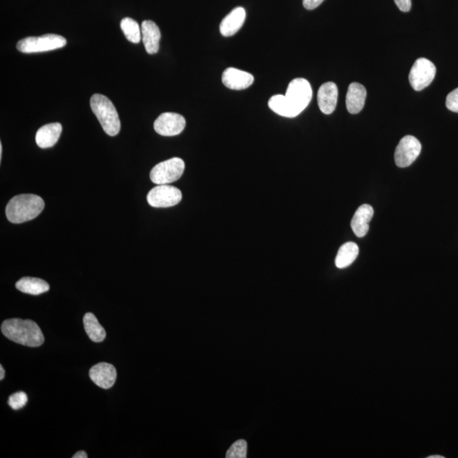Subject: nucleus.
<instances>
[{"instance_id":"nucleus-1","label":"nucleus","mask_w":458,"mask_h":458,"mask_svg":"<svg viewBox=\"0 0 458 458\" xmlns=\"http://www.w3.org/2000/svg\"><path fill=\"white\" fill-rule=\"evenodd\" d=\"M1 331L10 341L22 346L38 347L44 342L42 330L32 320L7 319L2 323Z\"/></svg>"},{"instance_id":"nucleus-2","label":"nucleus","mask_w":458,"mask_h":458,"mask_svg":"<svg viewBox=\"0 0 458 458\" xmlns=\"http://www.w3.org/2000/svg\"><path fill=\"white\" fill-rule=\"evenodd\" d=\"M43 199L39 195H19L10 199L6 206L7 219L12 223H22L36 219L44 209Z\"/></svg>"},{"instance_id":"nucleus-3","label":"nucleus","mask_w":458,"mask_h":458,"mask_svg":"<svg viewBox=\"0 0 458 458\" xmlns=\"http://www.w3.org/2000/svg\"><path fill=\"white\" fill-rule=\"evenodd\" d=\"M90 106L106 135L116 136L119 134L121 130L119 116L116 107L106 96L94 94L90 99Z\"/></svg>"},{"instance_id":"nucleus-4","label":"nucleus","mask_w":458,"mask_h":458,"mask_svg":"<svg viewBox=\"0 0 458 458\" xmlns=\"http://www.w3.org/2000/svg\"><path fill=\"white\" fill-rule=\"evenodd\" d=\"M66 46L64 37L57 34H46L40 37H28L20 40L17 44V50L21 53L32 54L47 52Z\"/></svg>"},{"instance_id":"nucleus-5","label":"nucleus","mask_w":458,"mask_h":458,"mask_svg":"<svg viewBox=\"0 0 458 458\" xmlns=\"http://www.w3.org/2000/svg\"><path fill=\"white\" fill-rule=\"evenodd\" d=\"M186 169L182 159L175 157L155 166L150 172V180L157 186L169 184L179 180Z\"/></svg>"},{"instance_id":"nucleus-6","label":"nucleus","mask_w":458,"mask_h":458,"mask_svg":"<svg viewBox=\"0 0 458 458\" xmlns=\"http://www.w3.org/2000/svg\"><path fill=\"white\" fill-rule=\"evenodd\" d=\"M286 97L295 112L300 114L312 101L311 84L304 79L292 80L288 86Z\"/></svg>"},{"instance_id":"nucleus-7","label":"nucleus","mask_w":458,"mask_h":458,"mask_svg":"<svg viewBox=\"0 0 458 458\" xmlns=\"http://www.w3.org/2000/svg\"><path fill=\"white\" fill-rule=\"evenodd\" d=\"M437 74L433 62L426 58H419L412 66L409 73V82L413 90L421 91L430 86Z\"/></svg>"},{"instance_id":"nucleus-8","label":"nucleus","mask_w":458,"mask_h":458,"mask_svg":"<svg viewBox=\"0 0 458 458\" xmlns=\"http://www.w3.org/2000/svg\"><path fill=\"white\" fill-rule=\"evenodd\" d=\"M182 198V192L179 188L169 184H161L149 192L147 201L152 208H168L179 204Z\"/></svg>"},{"instance_id":"nucleus-9","label":"nucleus","mask_w":458,"mask_h":458,"mask_svg":"<svg viewBox=\"0 0 458 458\" xmlns=\"http://www.w3.org/2000/svg\"><path fill=\"white\" fill-rule=\"evenodd\" d=\"M422 146L415 137L408 135L404 137L398 143L395 152V161L399 168H408L419 157Z\"/></svg>"},{"instance_id":"nucleus-10","label":"nucleus","mask_w":458,"mask_h":458,"mask_svg":"<svg viewBox=\"0 0 458 458\" xmlns=\"http://www.w3.org/2000/svg\"><path fill=\"white\" fill-rule=\"evenodd\" d=\"M186 121L177 113L165 112L158 117L154 123L155 131L166 137L179 135L183 131Z\"/></svg>"},{"instance_id":"nucleus-11","label":"nucleus","mask_w":458,"mask_h":458,"mask_svg":"<svg viewBox=\"0 0 458 458\" xmlns=\"http://www.w3.org/2000/svg\"><path fill=\"white\" fill-rule=\"evenodd\" d=\"M117 372L114 366L110 364L101 363L92 367L90 377L96 386L102 389H110L116 382Z\"/></svg>"},{"instance_id":"nucleus-12","label":"nucleus","mask_w":458,"mask_h":458,"mask_svg":"<svg viewBox=\"0 0 458 458\" xmlns=\"http://www.w3.org/2000/svg\"><path fill=\"white\" fill-rule=\"evenodd\" d=\"M221 81L229 90H246L254 83V77L250 73L236 68L225 70Z\"/></svg>"},{"instance_id":"nucleus-13","label":"nucleus","mask_w":458,"mask_h":458,"mask_svg":"<svg viewBox=\"0 0 458 458\" xmlns=\"http://www.w3.org/2000/svg\"><path fill=\"white\" fill-rule=\"evenodd\" d=\"M338 88L335 83H326L322 85L317 93V103L319 109L325 114L335 112L338 101Z\"/></svg>"},{"instance_id":"nucleus-14","label":"nucleus","mask_w":458,"mask_h":458,"mask_svg":"<svg viewBox=\"0 0 458 458\" xmlns=\"http://www.w3.org/2000/svg\"><path fill=\"white\" fill-rule=\"evenodd\" d=\"M142 40L148 54H154L160 49L161 31L152 21H143L141 25Z\"/></svg>"},{"instance_id":"nucleus-15","label":"nucleus","mask_w":458,"mask_h":458,"mask_svg":"<svg viewBox=\"0 0 458 458\" xmlns=\"http://www.w3.org/2000/svg\"><path fill=\"white\" fill-rule=\"evenodd\" d=\"M375 210L371 206L365 204L357 210L352 220V226L354 234L358 238H363L368 234L369 223L374 217Z\"/></svg>"},{"instance_id":"nucleus-16","label":"nucleus","mask_w":458,"mask_h":458,"mask_svg":"<svg viewBox=\"0 0 458 458\" xmlns=\"http://www.w3.org/2000/svg\"><path fill=\"white\" fill-rule=\"evenodd\" d=\"M246 17V10L242 7H237L232 10L221 22V34L223 37L234 36L243 27Z\"/></svg>"},{"instance_id":"nucleus-17","label":"nucleus","mask_w":458,"mask_h":458,"mask_svg":"<svg viewBox=\"0 0 458 458\" xmlns=\"http://www.w3.org/2000/svg\"><path fill=\"white\" fill-rule=\"evenodd\" d=\"M367 90L364 85L350 83L346 94V108L350 114H357L364 109Z\"/></svg>"},{"instance_id":"nucleus-18","label":"nucleus","mask_w":458,"mask_h":458,"mask_svg":"<svg viewBox=\"0 0 458 458\" xmlns=\"http://www.w3.org/2000/svg\"><path fill=\"white\" fill-rule=\"evenodd\" d=\"M62 132L61 123H50L43 126L37 132L36 143L42 149L53 147L58 142Z\"/></svg>"},{"instance_id":"nucleus-19","label":"nucleus","mask_w":458,"mask_h":458,"mask_svg":"<svg viewBox=\"0 0 458 458\" xmlns=\"http://www.w3.org/2000/svg\"><path fill=\"white\" fill-rule=\"evenodd\" d=\"M18 290L32 295H41L50 290L49 283L41 279L24 277L16 283Z\"/></svg>"},{"instance_id":"nucleus-20","label":"nucleus","mask_w":458,"mask_h":458,"mask_svg":"<svg viewBox=\"0 0 458 458\" xmlns=\"http://www.w3.org/2000/svg\"><path fill=\"white\" fill-rule=\"evenodd\" d=\"M359 254V247L356 243H344L339 248L335 258V265L338 268H346L352 265Z\"/></svg>"},{"instance_id":"nucleus-21","label":"nucleus","mask_w":458,"mask_h":458,"mask_svg":"<svg viewBox=\"0 0 458 458\" xmlns=\"http://www.w3.org/2000/svg\"><path fill=\"white\" fill-rule=\"evenodd\" d=\"M84 330L92 341L102 342L106 337L105 328L99 323L93 313L88 312L83 317Z\"/></svg>"},{"instance_id":"nucleus-22","label":"nucleus","mask_w":458,"mask_h":458,"mask_svg":"<svg viewBox=\"0 0 458 458\" xmlns=\"http://www.w3.org/2000/svg\"><path fill=\"white\" fill-rule=\"evenodd\" d=\"M268 106L272 112L284 117L293 118L298 116L295 110L288 102L286 95L277 94L269 99Z\"/></svg>"},{"instance_id":"nucleus-23","label":"nucleus","mask_w":458,"mask_h":458,"mask_svg":"<svg viewBox=\"0 0 458 458\" xmlns=\"http://www.w3.org/2000/svg\"><path fill=\"white\" fill-rule=\"evenodd\" d=\"M121 28L128 41L139 43L142 39L141 28L138 22L132 18L126 17L121 21Z\"/></svg>"},{"instance_id":"nucleus-24","label":"nucleus","mask_w":458,"mask_h":458,"mask_svg":"<svg viewBox=\"0 0 458 458\" xmlns=\"http://www.w3.org/2000/svg\"><path fill=\"white\" fill-rule=\"evenodd\" d=\"M247 457V442L239 439L230 446L226 453L227 458H246Z\"/></svg>"},{"instance_id":"nucleus-25","label":"nucleus","mask_w":458,"mask_h":458,"mask_svg":"<svg viewBox=\"0 0 458 458\" xmlns=\"http://www.w3.org/2000/svg\"><path fill=\"white\" fill-rule=\"evenodd\" d=\"M28 400L27 394L20 391V392L14 393L10 397L8 404L11 408L18 410L24 408L26 404H28Z\"/></svg>"},{"instance_id":"nucleus-26","label":"nucleus","mask_w":458,"mask_h":458,"mask_svg":"<svg viewBox=\"0 0 458 458\" xmlns=\"http://www.w3.org/2000/svg\"><path fill=\"white\" fill-rule=\"evenodd\" d=\"M446 106L450 112L458 113V88L448 95Z\"/></svg>"},{"instance_id":"nucleus-27","label":"nucleus","mask_w":458,"mask_h":458,"mask_svg":"<svg viewBox=\"0 0 458 458\" xmlns=\"http://www.w3.org/2000/svg\"><path fill=\"white\" fill-rule=\"evenodd\" d=\"M398 9L404 11V12H408L412 8V0H395Z\"/></svg>"},{"instance_id":"nucleus-28","label":"nucleus","mask_w":458,"mask_h":458,"mask_svg":"<svg viewBox=\"0 0 458 458\" xmlns=\"http://www.w3.org/2000/svg\"><path fill=\"white\" fill-rule=\"evenodd\" d=\"M324 0H303V6L308 10L316 9Z\"/></svg>"},{"instance_id":"nucleus-29","label":"nucleus","mask_w":458,"mask_h":458,"mask_svg":"<svg viewBox=\"0 0 458 458\" xmlns=\"http://www.w3.org/2000/svg\"><path fill=\"white\" fill-rule=\"evenodd\" d=\"M73 458H87V453L83 452V450H80V452H77L75 455L72 457Z\"/></svg>"},{"instance_id":"nucleus-30","label":"nucleus","mask_w":458,"mask_h":458,"mask_svg":"<svg viewBox=\"0 0 458 458\" xmlns=\"http://www.w3.org/2000/svg\"><path fill=\"white\" fill-rule=\"evenodd\" d=\"M5 378V370L2 365H0V380H3Z\"/></svg>"},{"instance_id":"nucleus-31","label":"nucleus","mask_w":458,"mask_h":458,"mask_svg":"<svg viewBox=\"0 0 458 458\" xmlns=\"http://www.w3.org/2000/svg\"><path fill=\"white\" fill-rule=\"evenodd\" d=\"M2 154H3V146L2 143H0V159H2Z\"/></svg>"},{"instance_id":"nucleus-32","label":"nucleus","mask_w":458,"mask_h":458,"mask_svg":"<svg viewBox=\"0 0 458 458\" xmlns=\"http://www.w3.org/2000/svg\"><path fill=\"white\" fill-rule=\"evenodd\" d=\"M428 458H444V457H442V456H430V457H428Z\"/></svg>"}]
</instances>
